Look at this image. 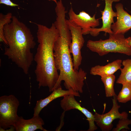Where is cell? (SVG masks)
<instances>
[{"label": "cell", "mask_w": 131, "mask_h": 131, "mask_svg": "<svg viewBox=\"0 0 131 131\" xmlns=\"http://www.w3.org/2000/svg\"><path fill=\"white\" fill-rule=\"evenodd\" d=\"M19 105L18 99L13 95L0 97V131L13 126L19 117L17 112Z\"/></svg>", "instance_id": "5"}, {"label": "cell", "mask_w": 131, "mask_h": 131, "mask_svg": "<svg viewBox=\"0 0 131 131\" xmlns=\"http://www.w3.org/2000/svg\"><path fill=\"white\" fill-rule=\"evenodd\" d=\"M36 24L39 44L34 58L36 64L34 73L39 88L47 87L52 92L59 76L55 64L53 47L59 34L54 23L50 28Z\"/></svg>", "instance_id": "2"}, {"label": "cell", "mask_w": 131, "mask_h": 131, "mask_svg": "<svg viewBox=\"0 0 131 131\" xmlns=\"http://www.w3.org/2000/svg\"><path fill=\"white\" fill-rule=\"evenodd\" d=\"M44 124L43 120L39 115L27 120L19 116L13 126L16 131H34L38 129L48 131L43 127Z\"/></svg>", "instance_id": "13"}, {"label": "cell", "mask_w": 131, "mask_h": 131, "mask_svg": "<svg viewBox=\"0 0 131 131\" xmlns=\"http://www.w3.org/2000/svg\"><path fill=\"white\" fill-rule=\"evenodd\" d=\"M122 64L123 67L120 69L121 73L116 83L122 85L131 84V59L123 60Z\"/></svg>", "instance_id": "15"}, {"label": "cell", "mask_w": 131, "mask_h": 131, "mask_svg": "<svg viewBox=\"0 0 131 131\" xmlns=\"http://www.w3.org/2000/svg\"><path fill=\"white\" fill-rule=\"evenodd\" d=\"M122 85L117 98L119 102L125 103L131 100V84H126Z\"/></svg>", "instance_id": "17"}, {"label": "cell", "mask_w": 131, "mask_h": 131, "mask_svg": "<svg viewBox=\"0 0 131 131\" xmlns=\"http://www.w3.org/2000/svg\"><path fill=\"white\" fill-rule=\"evenodd\" d=\"M12 16L11 12H8L6 14L0 13V41L7 46V43L4 37L3 28L5 25L11 22Z\"/></svg>", "instance_id": "18"}, {"label": "cell", "mask_w": 131, "mask_h": 131, "mask_svg": "<svg viewBox=\"0 0 131 131\" xmlns=\"http://www.w3.org/2000/svg\"><path fill=\"white\" fill-rule=\"evenodd\" d=\"M122 61L121 59H117L104 66H96L91 68L90 74L93 75L100 76L113 74L121 68Z\"/></svg>", "instance_id": "14"}, {"label": "cell", "mask_w": 131, "mask_h": 131, "mask_svg": "<svg viewBox=\"0 0 131 131\" xmlns=\"http://www.w3.org/2000/svg\"><path fill=\"white\" fill-rule=\"evenodd\" d=\"M108 39L98 41L88 40L86 46L91 51L103 56L109 53H119L131 56V47L126 41L124 35L109 34Z\"/></svg>", "instance_id": "4"}, {"label": "cell", "mask_w": 131, "mask_h": 131, "mask_svg": "<svg viewBox=\"0 0 131 131\" xmlns=\"http://www.w3.org/2000/svg\"><path fill=\"white\" fill-rule=\"evenodd\" d=\"M116 95L112 99L113 106L111 110L104 114H100L95 112L94 114L95 122L102 131H109L113 125L112 122L116 119L128 118V115L125 111L120 113L119 111L120 106L117 103Z\"/></svg>", "instance_id": "7"}, {"label": "cell", "mask_w": 131, "mask_h": 131, "mask_svg": "<svg viewBox=\"0 0 131 131\" xmlns=\"http://www.w3.org/2000/svg\"><path fill=\"white\" fill-rule=\"evenodd\" d=\"M101 77V80L104 85L106 96L107 97H113L116 95L114 89L115 76L113 74Z\"/></svg>", "instance_id": "16"}, {"label": "cell", "mask_w": 131, "mask_h": 131, "mask_svg": "<svg viewBox=\"0 0 131 131\" xmlns=\"http://www.w3.org/2000/svg\"><path fill=\"white\" fill-rule=\"evenodd\" d=\"M69 19L82 28L83 35L90 34L91 28H95L99 25V20L96 19V14L92 17L82 10L77 14L71 7L68 13Z\"/></svg>", "instance_id": "9"}, {"label": "cell", "mask_w": 131, "mask_h": 131, "mask_svg": "<svg viewBox=\"0 0 131 131\" xmlns=\"http://www.w3.org/2000/svg\"><path fill=\"white\" fill-rule=\"evenodd\" d=\"M115 7L117 20L111 25V28L114 34L124 35L131 29V15L124 9L122 3L117 4Z\"/></svg>", "instance_id": "11"}, {"label": "cell", "mask_w": 131, "mask_h": 131, "mask_svg": "<svg viewBox=\"0 0 131 131\" xmlns=\"http://www.w3.org/2000/svg\"><path fill=\"white\" fill-rule=\"evenodd\" d=\"M55 25L59 35L54 43V56L55 65L59 73L53 91L61 87V82L63 81L64 86L67 90L82 93L87 73L81 68L78 70L74 68L69 49L72 41L70 31L64 20L58 21Z\"/></svg>", "instance_id": "1"}, {"label": "cell", "mask_w": 131, "mask_h": 131, "mask_svg": "<svg viewBox=\"0 0 131 131\" xmlns=\"http://www.w3.org/2000/svg\"><path fill=\"white\" fill-rule=\"evenodd\" d=\"M3 30L8 46L4 49V55L28 74L34 60L31 50L36 45L30 29L13 16L11 22L4 25Z\"/></svg>", "instance_id": "3"}, {"label": "cell", "mask_w": 131, "mask_h": 131, "mask_svg": "<svg viewBox=\"0 0 131 131\" xmlns=\"http://www.w3.org/2000/svg\"><path fill=\"white\" fill-rule=\"evenodd\" d=\"M52 92L50 95L45 98L37 101L36 106L34 108L33 116L39 115L43 108L51 101L57 98L63 97L70 94H73L75 96H80L79 92L72 90H63L61 87L54 90Z\"/></svg>", "instance_id": "12"}, {"label": "cell", "mask_w": 131, "mask_h": 131, "mask_svg": "<svg viewBox=\"0 0 131 131\" xmlns=\"http://www.w3.org/2000/svg\"><path fill=\"white\" fill-rule=\"evenodd\" d=\"M104 0L105 5L104 10H100L102 15L100 18L102 20V25L100 28H91L90 34L92 36H97L101 32H105L109 34L113 33L111 28V25L114 22V18L117 16L116 12H115L112 8V4L113 2H118L121 0Z\"/></svg>", "instance_id": "8"}, {"label": "cell", "mask_w": 131, "mask_h": 131, "mask_svg": "<svg viewBox=\"0 0 131 131\" xmlns=\"http://www.w3.org/2000/svg\"><path fill=\"white\" fill-rule=\"evenodd\" d=\"M0 3L12 7H15L18 6V4L12 2L10 0H0Z\"/></svg>", "instance_id": "20"}, {"label": "cell", "mask_w": 131, "mask_h": 131, "mask_svg": "<svg viewBox=\"0 0 131 131\" xmlns=\"http://www.w3.org/2000/svg\"><path fill=\"white\" fill-rule=\"evenodd\" d=\"M73 94L65 96L60 101L61 107L65 111L72 109H76L80 111L86 117L89 125L87 131H94L96 130L97 127L95 123V119L94 115L87 109L81 106L80 103L75 99Z\"/></svg>", "instance_id": "10"}, {"label": "cell", "mask_w": 131, "mask_h": 131, "mask_svg": "<svg viewBox=\"0 0 131 131\" xmlns=\"http://www.w3.org/2000/svg\"><path fill=\"white\" fill-rule=\"evenodd\" d=\"M126 41L128 45L131 47V37L126 38Z\"/></svg>", "instance_id": "21"}, {"label": "cell", "mask_w": 131, "mask_h": 131, "mask_svg": "<svg viewBox=\"0 0 131 131\" xmlns=\"http://www.w3.org/2000/svg\"><path fill=\"white\" fill-rule=\"evenodd\" d=\"M48 0L49 1H54L56 3V4L57 2V1L56 0Z\"/></svg>", "instance_id": "22"}, {"label": "cell", "mask_w": 131, "mask_h": 131, "mask_svg": "<svg viewBox=\"0 0 131 131\" xmlns=\"http://www.w3.org/2000/svg\"><path fill=\"white\" fill-rule=\"evenodd\" d=\"M131 124V119L128 118L119 119L116 127L113 128L112 131H119L123 129L129 130V125Z\"/></svg>", "instance_id": "19"}, {"label": "cell", "mask_w": 131, "mask_h": 131, "mask_svg": "<svg viewBox=\"0 0 131 131\" xmlns=\"http://www.w3.org/2000/svg\"><path fill=\"white\" fill-rule=\"evenodd\" d=\"M66 22L71 34L72 41L69 49L70 53L73 56L74 68L78 70L82 59L81 49L85 42L82 29L80 27L69 19L66 20Z\"/></svg>", "instance_id": "6"}]
</instances>
